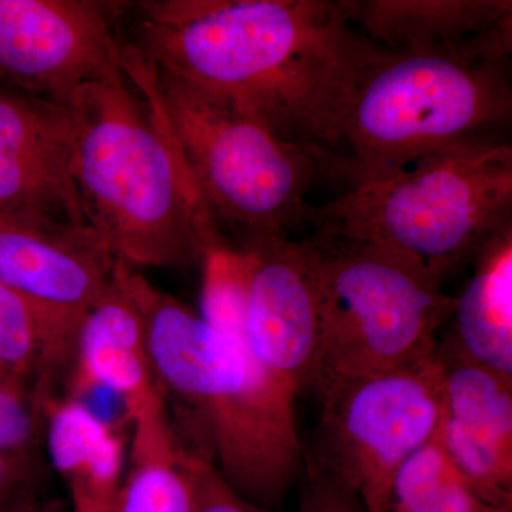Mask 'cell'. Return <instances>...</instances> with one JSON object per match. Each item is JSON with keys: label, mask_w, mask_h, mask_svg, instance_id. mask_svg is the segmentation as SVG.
Returning <instances> with one entry per match:
<instances>
[{"label": "cell", "mask_w": 512, "mask_h": 512, "mask_svg": "<svg viewBox=\"0 0 512 512\" xmlns=\"http://www.w3.org/2000/svg\"><path fill=\"white\" fill-rule=\"evenodd\" d=\"M319 312L312 389L377 375L430 355L454 298L412 256L329 232L301 241Z\"/></svg>", "instance_id": "obj_7"}, {"label": "cell", "mask_w": 512, "mask_h": 512, "mask_svg": "<svg viewBox=\"0 0 512 512\" xmlns=\"http://www.w3.org/2000/svg\"><path fill=\"white\" fill-rule=\"evenodd\" d=\"M124 77L86 84L67 104L84 217L133 268H191L220 232L167 127Z\"/></svg>", "instance_id": "obj_3"}, {"label": "cell", "mask_w": 512, "mask_h": 512, "mask_svg": "<svg viewBox=\"0 0 512 512\" xmlns=\"http://www.w3.org/2000/svg\"><path fill=\"white\" fill-rule=\"evenodd\" d=\"M28 383L0 367V453L36 457L43 424Z\"/></svg>", "instance_id": "obj_20"}, {"label": "cell", "mask_w": 512, "mask_h": 512, "mask_svg": "<svg viewBox=\"0 0 512 512\" xmlns=\"http://www.w3.org/2000/svg\"><path fill=\"white\" fill-rule=\"evenodd\" d=\"M72 372L74 393L107 387L123 400L128 419L165 400L151 365L143 316L116 274L84 316Z\"/></svg>", "instance_id": "obj_15"}, {"label": "cell", "mask_w": 512, "mask_h": 512, "mask_svg": "<svg viewBox=\"0 0 512 512\" xmlns=\"http://www.w3.org/2000/svg\"><path fill=\"white\" fill-rule=\"evenodd\" d=\"M109 3L0 0V80L67 106L93 82L123 76Z\"/></svg>", "instance_id": "obj_10"}, {"label": "cell", "mask_w": 512, "mask_h": 512, "mask_svg": "<svg viewBox=\"0 0 512 512\" xmlns=\"http://www.w3.org/2000/svg\"><path fill=\"white\" fill-rule=\"evenodd\" d=\"M353 25L389 52H448L507 64L511 0H349Z\"/></svg>", "instance_id": "obj_14"}, {"label": "cell", "mask_w": 512, "mask_h": 512, "mask_svg": "<svg viewBox=\"0 0 512 512\" xmlns=\"http://www.w3.org/2000/svg\"><path fill=\"white\" fill-rule=\"evenodd\" d=\"M511 208L512 147L494 136L352 185L308 221L412 256L441 281L511 225Z\"/></svg>", "instance_id": "obj_4"}, {"label": "cell", "mask_w": 512, "mask_h": 512, "mask_svg": "<svg viewBox=\"0 0 512 512\" xmlns=\"http://www.w3.org/2000/svg\"><path fill=\"white\" fill-rule=\"evenodd\" d=\"M318 441L308 458L377 512L396 468L439 430L443 363L439 349L377 375L318 393Z\"/></svg>", "instance_id": "obj_8"}, {"label": "cell", "mask_w": 512, "mask_h": 512, "mask_svg": "<svg viewBox=\"0 0 512 512\" xmlns=\"http://www.w3.org/2000/svg\"><path fill=\"white\" fill-rule=\"evenodd\" d=\"M511 111L507 64L379 47L343 113L340 137L349 153L335 161L330 177L352 187L417 158L494 137Z\"/></svg>", "instance_id": "obj_5"}, {"label": "cell", "mask_w": 512, "mask_h": 512, "mask_svg": "<svg viewBox=\"0 0 512 512\" xmlns=\"http://www.w3.org/2000/svg\"><path fill=\"white\" fill-rule=\"evenodd\" d=\"M493 512H512V505H504V507H498Z\"/></svg>", "instance_id": "obj_27"}, {"label": "cell", "mask_w": 512, "mask_h": 512, "mask_svg": "<svg viewBox=\"0 0 512 512\" xmlns=\"http://www.w3.org/2000/svg\"><path fill=\"white\" fill-rule=\"evenodd\" d=\"M306 476L298 512H367L359 497L345 484L306 460Z\"/></svg>", "instance_id": "obj_22"}, {"label": "cell", "mask_w": 512, "mask_h": 512, "mask_svg": "<svg viewBox=\"0 0 512 512\" xmlns=\"http://www.w3.org/2000/svg\"><path fill=\"white\" fill-rule=\"evenodd\" d=\"M46 512H62V510H59L57 507H52V505H47Z\"/></svg>", "instance_id": "obj_28"}, {"label": "cell", "mask_w": 512, "mask_h": 512, "mask_svg": "<svg viewBox=\"0 0 512 512\" xmlns=\"http://www.w3.org/2000/svg\"><path fill=\"white\" fill-rule=\"evenodd\" d=\"M45 335L39 316L25 299L0 282V367L25 380L37 379Z\"/></svg>", "instance_id": "obj_19"}, {"label": "cell", "mask_w": 512, "mask_h": 512, "mask_svg": "<svg viewBox=\"0 0 512 512\" xmlns=\"http://www.w3.org/2000/svg\"><path fill=\"white\" fill-rule=\"evenodd\" d=\"M121 69L167 127L217 227L285 237L308 221L306 195L325 175L318 154L160 72L131 45L121 47Z\"/></svg>", "instance_id": "obj_6"}, {"label": "cell", "mask_w": 512, "mask_h": 512, "mask_svg": "<svg viewBox=\"0 0 512 512\" xmlns=\"http://www.w3.org/2000/svg\"><path fill=\"white\" fill-rule=\"evenodd\" d=\"M454 298L451 338L441 349L512 377V224L488 239Z\"/></svg>", "instance_id": "obj_16"}, {"label": "cell", "mask_w": 512, "mask_h": 512, "mask_svg": "<svg viewBox=\"0 0 512 512\" xmlns=\"http://www.w3.org/2000/svg\"><path fill=\"white\" fill-rule=\"evenodd\" d=\"M69 106L0 84V215L89 225L73 180Z\"/></svg>", "instance_id": "obj_12"}, {"label": "cell", "mask_w": 512, "mask_h": 512, "mask_svg": "<svg viewBox=\"0 0 512 512\" xmlns=\"http://www.w3.org/2000/svg\"><path fill=\"white\" fill-rule=\"evenodd\" d=\"M184 460L194 512H268L239 495L207 458L187 448Z\"/></svg>", "instance_id": "obj_21"}, {"label": "cell", "mask_w": 512, "mask_h": 512, "mask_svg": "<svg viewBox=\"0 0 512 512\" xmlns=\"http://www.w3.org/2000/svg\"><path fill=\"white\" fill-rule=\"evenodd\" d=\"M73 512H116V503L96 500L83 494H70Z\"/></svg>", "instance_id": "obj_26"}, {"label": "cell", "mask_w": 512, "mask_h": 512, "mask_svg": "<svg viewBox=\"0 0 512 512\" xmlns=\"http://www.w3.org/2000/svg\"><path fill=\"white\" fill-rule=\"evenodd\" d=\"M114 274L143 316L161 393L190 414L225 481L268 511L302 470L298 397L256 362L247 325L217 332L119 258Z\"/></svg>", "instance_id": "obj_2"}, {"label": "cell", "mask_w": 512, "mask_h": 512, "mask_svg": "<svg viewBox=\"0 0 512 512\" xmlns=\"http://www.w3.org/2000/svg\"><path fill=\"white\" fill-rule=\"evenodd\" d=\"M247 336L259 366L298 397L312 389L319 350V312L301 242L281 235L249 237Z\"/></svg>", "instance_id": "obj_11"}, {"label": "cell", "mask_w": 512, "mask_h": 512, "mask_svg": "<svg viewBox=\"0 0 512 512\" xmlns=\"http://www.w3.org/2000/svg\"><path fill=\"white\" fill-rule=\"evenodd\" d=\"M116 256L90 225L0 215V282L32 306L45 335L37 402L72 370L84 316L113 284Z\"/></svg>", "instance_id": "obj_9"}, {"label": "cell", "mask_w": 512, "mask_h": 512, "mask_svg": "<svg viewBox=\"0 0 512 512\" xmlns=\"http://www.w3.org/2000/svg\"><path fill=\"white\" fill-rule=\"evenodd\" d=\"M134 49L160 72L318 154L325 173L340 123L379 46L349 0H164L138 6Z\"/></svg>", "instance_id": "obj_1"}, {"label": "cell", "mask_w": 512, "mask_h": 512, "mask_svg": "<svg viewBox=\"0 0 512 512\" xmlns=\"http://www.w3.org/2000/svg\"><path fill=\"white\" fill-rule=\"evenodd\" d=\"M130 467L121 483L116 512H194L183 441L168 417L167 403L134 414Z\"/></svg>", "instance_id": "obj_18"}, {"label": "cell", "mask_w": 512, "mask_h": 512, "mask_svg": "<svg viewBox=\"0 0 512 512\" xmlns=\"http://www.w3.org/2000/svg\"><path fill=\"white\" fill-rule=\"evenodd\" d=\"M437 349L443 363L444 446L485 503L512 505V377Z\"/></svg>", "instance_id": "obj_13"}, {"label": "cell", "mask_w": 512, "mask_h": 512, "mask_svg": "<svg viewBox=\"0 0 512 512\" xmlns=\"http://www.w3.org/2000/svg\"><path fill=\"white\" fill-rule=\"evenodd\" d=\"M47 505L40 503L37 498L36 485L23 491L15 500L10 501L0 512H46Z\"/></svg>", "instance_id": "obj_25"}, {"label": "cell", "mask_w": 512, "mask_h": 512, "mask_svg": "<svg viewBox=\"0 0 512 512\" xmlns=\"http://www.w3.org/2000/svg\"><path fill=\"white\" fill-rule=\"evenodd\" d=\"M47 453L70 494L116 503L124 478V441L77 397L39 404Z\"/></svg>", "instance_id": "obj_17"}, {"label": "cell", "mask_w": 512, "mask_h": 512, "mask_svg": "<svg viewBox=\"0 0 512 512\" xmlns=\"http://www.w3.org/2000/svg\"><path fill=\"white\" fill-rule=\"evenodd\" d=\"M463 477L454 478L421 495L396 512H493Z\"/></svg>", "instance_id": "obj_23"}, {"label": "cell", "mask_w": 512, "mask_h": 512, "mask_svg": "<svg viewBox=\"0 0 512 512\" xmlns=\"http://www.w3.org/2000/svg\"><path fill=\"white\" fill-rule=\"evenodd\" d=\"M36 457L0 453V510L36 485Z\"/></svg>", "instance_id": "obj_24"}]
</instances>
